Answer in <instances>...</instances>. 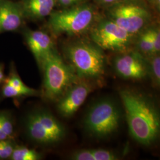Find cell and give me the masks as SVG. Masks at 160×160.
<instances>
[{"instance_id":"1","label":"cell","mask_w":160,"mask_h":160,"mask_svg":"<svg viewBox=\"0 0 160 160\" xmlns=\"http://www.w3.org/2000/svg\"><path fill=\"white\" fill-rule=\"evenodd\" d=\"M129 133L136 141L149 145L160 137V113L146 97L129 90L120 92Z\"/></svg>"},{"instance_id":"2","label":"cell","mask_w":160,"mask_h":160,"mask_svg":"<svg viewBox=\"0 0 160 160\" xmlns=\"http://www.w3.org/2000/svg\"><path fill=\"white\" fill-rule=\"evenodd\" d=\"M39 65L44 75V94L50 100H58L77 82L78 77L74 69L64 62L55 49L44 57Z\"/></svg>"},{"instance_id":"3","label":"cell","mask_w":160,"mask_h":160,"mask_svg":"<svg viewBox=\"0 0 160 160\" xmlns=\"http://www.w3.org/2000/svg\"><path fill=\"white\" fill-rule=\"evenodd\" d=\"M65 53L77 77L97 78L103 74L105 58L99 47L86 42H77L69 45Z\"/></svg>"},{"instance_id":"4","label":"cell","mask_w":160,"mask_h":160,"mask_svg":"<svg viewBox=\"0 0 160 160\" xmlns=\"http://www.w3.org/2000/svg\"><path fill=\"white\" fill-rule=\"evenodd\" d=\"M120 123V112L116 104L106 98L94 103L86 115L84 126L97 138L107 137L117 130Z\"/></svg>"},{"instance_id":"5","label":"cell","mask_w":160,"mask_h":160,"mask_svg":"<svg viewBox=\"0 0 160 160\" xmlns=\"http://www.w3.org/2000/svg\"><path fill=\"white\" fill-rule=\"evenodd\" d=\"M27 134L32 141L42 145H52L63 139L66 131L51 113L43 110L28 114L26 119Z\"/></svg>"},{"instance_id":"6","label":"cell","mask_w":160,"mask_h":160,"mask_svg":"<svg viewBox=\"0 0 160 160\" xmlns=\"http://www.w3.org/2000/svg\"><path fill=\"white\" fill-rule=\"evenodd\" d=\"M94 16L90 6H76L52 13L49 26L55 34H79L90 28Z\"/></svg>"},{"instance_id":"7","label":"cell","mask_w":160,"mask_h":160,"mask_svg":"<svg viewBox=\"0 0 160 160\" xmlns=\"http://www.w3.org/2000/svg\"><path fill=\"white\" fill-rule=\"evenodd\" d=\"M92 40L100 49L123 51L129 45L131 34L112 20L98 23L91 33Z\"/></svg>"},{"instance_id":"8","label":"cell","mask_w":160,"mask_h":160,"mask_svg":"<svg viewBox=\"0 0 160 160\" xmlns=\"http://www.w3.org/2000/svg\"><path fill=\"white\" fill-rule=\"evenodd\" d=\"M111 20L130 34L138 32L148 22L149 15L142 6L135 3H122L112 8Z\"/></svg>"},{"instance_id":"9","label":"cell","mask_w":160,"mask_h":160,"mask_svg":"<svg viewBox=\"0 0 160 160\" xmlns=\"http://www.w3.org/2000/svg\"><path fill=\"white\" fill-rule=\"evenodd\" d=\"M91 91V86L88 84L75 82L58 100V112L65 118L72 116L85 102Z\"/></svg>"},{"instance_id":"10","label":"cell","mask_w":160,"mask_h":160,"mask_svg":"<svg viewBox=\"0 0 160 160\" xmlns=\"http://www.w3.org/2000/svg\"><path fill=\"white\" fill-rule=\"evenodd\" d=\"M114 68L117 73L126 79H141L146 75V66L140 55L135 53L116 58Z\"/></svg>"},{"instance_id":"11","label":"cell","mask_w":160,"mask_h":160,"mask_svg":"<svg viewBox=\"0 0 160 160\" xmlns=\"http://www.w3.org/2000/svg\"><path fill=\"white\" fill-rule=\"evenodd\" d=\"M26 39L30 51L39 64L45 56L54 49L51 37L44 32L29 31L26 33Z\"/></svg>"},{"instance_id":"12","label":"cell","mask_w":160,"mask_h":160,"mask_svg":"<svg viewBox=\"0 0 160 160\" xmlns=\"http://www.w3.org/2000/svg\"><path fill=\"white\" fill-rule=\"evenodd\" d=\"M22 23V12L16 4L10 1L0 3V32L13 31Z\"/></svg>"},{"instance_id":"13","label":"cell","mask_w":160,"mask_h":160,"mask_svg":"<svg viewBox=\"0 0 160 160\" xmlns=\"http://www.w3.org/2000/svg\"><path fill=\"white\" fill-rule=\"evenodd\" d=\"M56 0H26L24 4L25 12L30 17H46L53 9Z\"/></svg>"},{"instance_id":"14","label":"cell","mask_w":160,"mask_h":160,"mask_svg":"<svg viewBox=\"0 0 160 160\" xmlns=\"http://www.w3.org/2000/svg\"><path fill=\"white\" fill-rule=\"evenodd\" d=\"M10 159L12 160H38L41 159V155L34 149L23 146H16Z\"/></svg>"},{"instance_id":"15","label":"cell","mask_w":160,"mask_h":160,"mask_svg":"<svg viewBox=\"0 0 160 160\" xmlns=\"http://www.w3.org/2000/svg\"><path fill=\"white\" fill-rule=\"evenodd\" d=\"M139 47L145 53H154V40L152 29L145 31L140 36Z\"/></svg>"},{"instance_id":"16","label":"cell","mask_w":160,"mask_h":160,"mask_svg":"<svg viewBox=\"0 0 160 160\" xmlns=\"http://www.w3.org/2000/svg\"><path fill=\"white\" fill-rule=\"evenodd\" d=\"M2 96L7 98L34 96V94L30 92L17 89L16 88L11 86L10 84H9L8 83H7V82L2 87Z\"/></svg>"},{"instance_id":"17","label":"cell","mask_w":160,"mask_h":160,"mask_svg":"<svg viewBox=\"0 0 160 160\" xmlns=\"http://www.w3.org/2000/svg\"><path fill=\"white\" fill-rule=\"evenodd\" d=\"M7 83H8L9 84H10L11 86L16 88L17 89H20V90H22L24 91H27V92H30L33 94H34V96H37L38 94V91L36 90H34L33 88H30L29 87L26 86L22 80L20 79V78L16 74V73H14L11 75V77L7 80L6 81Z\"/></svg>"},{"instance_id":"18","label":"cell","mask_w":160,"mask_h":160,"mask_svg":"<svg viewBox=\"0 0 160 160\" xmlns=\"http://www.w3.org/2000/svg\"><path fill=\"white\" fill-rule=\"evenodd\" d=\"M16 145L10 139L0 141V160L7 159L11 157Z\"/></svg>"},{"instance_id":"19","label":"cell","mask_w":160,"mask_h":160,"mask_svg":"<svg viewBox=\"0 0 160 160\" xmlns=\"http://www.w3.org/2000/svg\"><path fill=\"white\" fill-rule=\"evenodd\" d=\"M0 127L9 138L13 134L14 127L10 117L6 113H0Z\"/></svg>"},{"instance_id":"20","label":"cell","mask_w":160,"mask_h":160,"mask_svg":"<svg viewBox=\"0 0 160 160\" xmlns=\"http://www.w3.org/2000/svg\"><path fill=\"white\" fill-rule=\"evenodd\" d=\"M94 160H117V157L111 151L104 149H92Z\"/></svg>"},{"instance_id":"21","label":"cell","mask_w":160,"mask_h":160,"mask_svg":"<svg viewBox=\"0 0 160 160\" xmlns=\"http://www.w3.org/2000/svg\"><path fill=\"white\" fill-rule=\"evenodd\" d=\"M71 159L74 160H94L92 149H81L74 152Z\"/></svg>"},{"instance_id":"22","label":"cell","mask_w":160,"mask_h":160,"mask_svg":"<svg viewBox=\"0 0 160 160\" xmlns=\"http://www.w3.org/2000/svg\"><path fill=\"white\" fill-rule=\"evenodd\" d=\"M154 40V53L160 52V29H152Z\"/></svg>"},{"instance_id":"23","label":"cell","mask_w":160,"mask_h":160,"mask_svg":"<svg viewBox=\"0 0 160 160\" xmlns=\"http://www.w3.org/2000/svg\"><path fill=\"white\" fill-rule=\"evenodd\" d=\"M152 68L157 79L160 82V56L155 58L152 62Z\"/></svg>"},{"instance_id":"24","label":"cell","mask_w":160,"mask_h":160,"mask_svg":"<svg viewBox=\"0 0 160 160\" xmlns=\"http://www.w3.org/2000/svg\"><path fill=\"white\" fill-rule=\"evenodd\" d=\"M58 1L63 6H69L72 4L75 3L80 0H58Z\"/></svg>"},{"instance_id":"25","label":"cell","mask_w":160,"mask_h":160,"mask_svg":"<svg viewBox=\"0 0 160 160\" xmlns=\"http://www.w3.org/2000/svg\"><path fill=\"white\" fill-rule=\"evenodd\" d=\"M8 138L9 137L6 135V133L2 131V129L0 127V141L8 139Z\"/></svg>"},{"instance_id":"26","label":"cell","mask_w":160,"mask_h":160,"mask_svg":"<svg viewBox=\"0 0 160 160\" xmlns=\"http://www.w3.org/2000/svg\"><path fill=\"white\" fill-rule=\"evenodd\" d=\"M99 1L103 2L104 3H112L114 2H116L119 0H99Z\"/></svg>"},{"instance_id":"27","label":"cell","mask_w":160,"mask_h":160,"mask_svg":"<svg viewBox=\"0 0 160 160\" xmlns=\"http://www.w3.org/2000/svg\"><path fill=\"white\" fill-rule=\"evenodd\" d=\"M4 76L3 72H2V71L1 68H0V82L4 79Z\"/></svg>"},{"instance_id":"28","label":"cell","mask_w":160,"mask_h":160,"mask_svg":"<svg viewBox=\"0 0 160 160\" xmlns=\"http://www.w3.org/2000/svg\"><path fill=\"white\" fill-rule=\"evenodd\" d=\"M155 1H156L157 4V6H158V9H159L160 12V0H155Z\"/></svg>"},{"instance_id":"29","label":"cell","mask_w":160,"mask_h":160,"mask_svg":"<svg viewBox=\"0 0 160 160\" xmlns=\"http://www.w3.org/2000/svg\"><path fill=\"white\" fill-rule=\"evenodd\" d=\"M149 1H151V2H153L154 0H149Z\"/></svg>"}]
</instances>
